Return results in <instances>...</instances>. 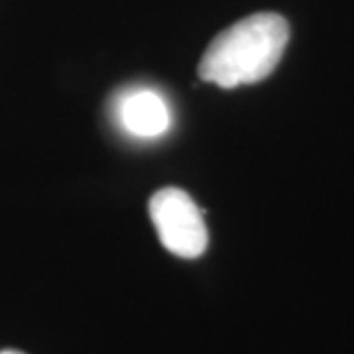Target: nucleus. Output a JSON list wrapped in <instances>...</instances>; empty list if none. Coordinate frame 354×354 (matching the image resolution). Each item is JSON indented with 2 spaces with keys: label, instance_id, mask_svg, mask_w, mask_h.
<instances>
[{
  "label": "nucleus",
  "instance_id": "2",
  "mask_svg": "<svg viewBox=\"0 0 354 354\" xmlns=\"http://www.w3.org/2000/svg\"><path fill=\"white\" fill-rule=\"evenodd\" d=\"M156 232L160 242L179 258H199L209 244L201 209L189 195L177 187H165L153 193L150 201Z\"/></svg>",
  "mask_w": 354,
  "mask_h": 354
},
{
  "label": "nucleus",
  "instance_id": "1",
  "mask_svg": "<svg viewBox=\"0 0 354 354\" xmlns=\"http://www.w3.org/2000/svg\"><path fill=\"white\" fill-rule=\"evenodd\" d=\"M290 41V26L283 16L260 12L246 16L223 30L199 64V75L223 88L258 83L270 75Z\"/></svg>",
  "mask_w": 354,
  "mask_h": 354
},
{
  "label": "nucleus",
  "instance_id": "4",
  "mask_svg": "<svg viewBox=\"0 0 354 354\" xmlns=\"http://www.w3.org/2000/svg\"><path fill=\"white\" fill-rule=\"evenodd\" d=\"M0 354H24V353H20V351H0Z\"/></svg>",
  "mask_w": 354,
  "mask_h": 354
},
{
  "label": "nucleus",
  "instance_id": "3",
  "mask_svg": "<svg viewBox=\"0 0 354 354\" xmlns=\"http://www.w3.org/2000/svg\"><path fill=\"white\" fill-rule=\"evenodd\" d=\"M118 127L140 140L164 136L171 127V109L164 95L150 87H132L114 102Z\"/></svg>",
  "mask_w": 354,
  "mask_h": 354
}]
</instances>
